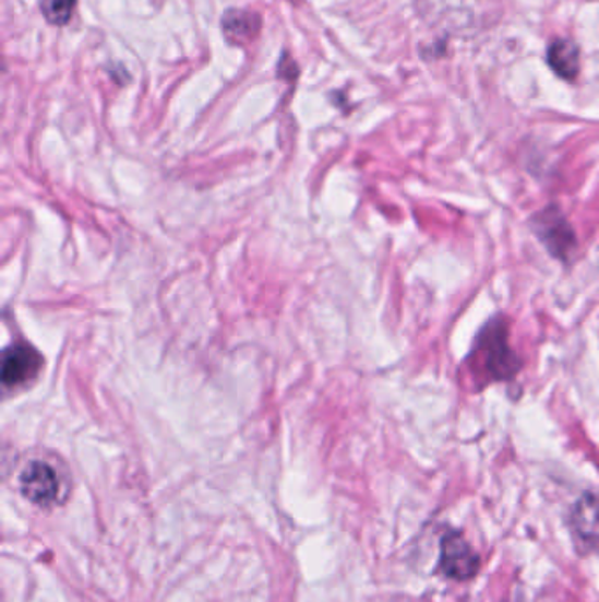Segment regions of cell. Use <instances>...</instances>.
<instances>
[{"label": "cell", "mask_w": 599, "mask_h": 602, "mask_svg": "<svg viewBox=\"0 0 599 602\" xmlns=\"http://www.w3.org/2000/svg\"><path fill=\"white\" fill-rule=\"evenodd\" d=\"M491 0H420L429 23L448 32H471L487 23Z\"/></svg>", "instance_id": "1"}, {"label": "cell", "mask_w": 599, "mask_h": 602, "mask_svg": "<svg viewBox=\"0 0 599 602\" xmlns=\"http://www.w3.org/2000/svg\"><path fill=\"white\" fill-rule=\"evenodd\" d=\"M570 530L580 555L599 552V498L589 494L578 498L570 515Z\"/></svg>", "instance_id": "2"}, {"label": "cell", "mask_w": 599, "mask_h": 602, "mask_svg": "<svg viewBox=\"0 0 599 602\" xmlns=\"http://www.w3.org/2000/svg\"><path fill=\"white\" fill-rule=\"evenodd\" d=\"M440 570L452 580H471L480 570V557L463 535L448 534L442 539Z\"/></svg>", "instance_id": "3"}, {"label": "cell", "mask_w": 599, "mask_h": 602, "mask_svg": "<svg viewBox=\"0 0 599 602\" xmlns=\"http://www.w3.org/2000/svg\"><path fill=\"white\" fill-rule=\"evenodd\" d=\"M20 486L23 497L37 506H46L59 495L60 483L57 472L48 463L32 462L20 475Z\"/></svg>", "instance_id": "4"}, {"label": "cell", "mask_w": 599, "mask_h": 602, "mask_svg": "<svg viewBox=\"0 0 599 602\" xmlns=\"http://www.w3.org/2000/svg\"><path fill=\"white\" fill-rule=\"evenodd\" d=\"M41 368V356L28 345H14L4 354L2 382L8 388L22 386L37 376Z\"/></svg>", "instance_id": "5"}, {"label": "cell", "mask_w": 599, "mask_h": 602, "mask_svg": "<svg viewBox=\"0 0 599 602\" xmlns=\"http://www.w3.org/2000/svg\"><path fill=\"white\" fill-rule=\"evenodd\" d=\"M262 20L252 11L229 10L221 19V28L232 45H244L257 37Z\"/></svg>", "instance_id": "6"}, {"label": "cell", "mask_w": 599, "mask_h": 602, "mask_svg": "<svg viewBox=\"0 0 599 602\" xmlns=\"http://www.w3.org/2000/svg\"><path fill=\"white\" fill-rule=\"evenodd\" d=\"M547 62L559 78L573 82L580 73V50L570 39H558L547 51Z\"/></svg>", "instance_id": "7"}, {"label": "cell", "mask_w": 599, "mask_h": 602, "mask_svg": "<svg viewBox=\"0 0 599 602\" xmlns=\"http://www.w3.org/2000/svg\"><path fill=\"white\" fill-rule=\"evenodd\" d=\"M77 0H41V13L46 22L57 27L68 25L73 19Z\"/></svg>", "instance_id": "8"}]
</instances>
